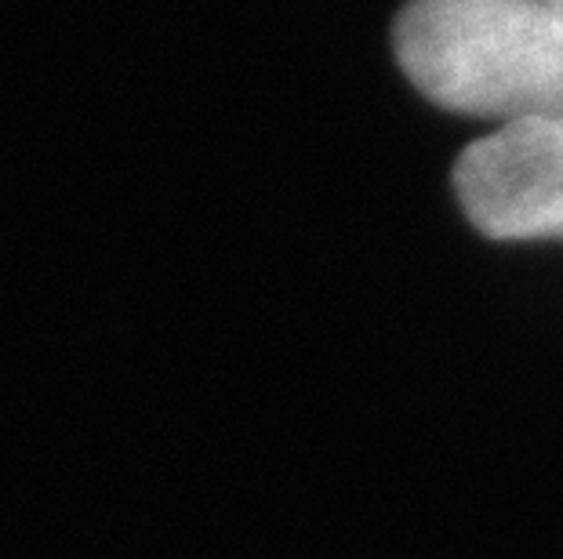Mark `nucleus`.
Segmentation results:
<instances>
[{
  "instance_id": "nucleus-1",
  "label": "nucleus",
  "mask_w": 563,
  "mask_h": 559,
  "mask_svg": "<svg viewBox=\"0 0 563 559\" xmlns=\"http://www.w3.org/2000/svg\"><path fill=\"white\" fill-rule=\"evenodd\" d=\"M393 52L440 110L501 124L563 113V19L545 0H407Z\"/></svg>"
},
{
  "instance_id": "nucleus-2",
  "label": "nucleus",
  "mask_w": 563,
  "mask_h": 559,
  "mask_svg": "<svg viewBox=\"0 0 563 559\" xmlns=\"http://www.w3.org/2000/svg\"><path fill=\"white\" fill-rule=\"evenodd\" d=\"M454 193L487 241H563V113L501 124L465 146Z\"/></svg>"
},
{
  "instance_id": "nucleus-3",
  "label": "nucleus",
  "mask_w": 563,
  "mask_h": 559,
  "mask_svg": "<svg viewBox=\"0 0 563 559\" xmlns=\"http://www.w3.org/2000/svg\"><path fill=\"white\" fill-rule=\"evenodd\" d=\"M545 4H549V8H553V11H556V15L563 19V0H545Z\"/></svg>"
}]
</instances>
